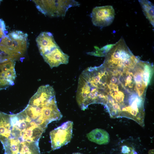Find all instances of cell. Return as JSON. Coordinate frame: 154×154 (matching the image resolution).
<instances>
[{"mask_svg": "<svg viewBox=\"0 0 154 154\" xmlns=\"http://www.w3.org/2000/svg\"><path fill=\"white\" fill-rule=\"evenodd\" d=\"M23 110L44 130L49 123L60 120L62 116L58 108L55 91L48 84L38 88Z\"/></svg>", "mask_w": 154, "mask_h": 154, "instance_id": "obj_1", "label": "cell"}, {"mask_svg": "<svg viewBox=\"0 0 154 154\" xmlns=\"http://www.w3.org/2000/svg\"><path fill=\"white\" fill-rule=\"evenodd\" d=\"M22 110L8 114L6 132L1 141L3 146H18L39 142L45 131Z\"/></svg>", "mask_w": 154, "mask_h": 154, "instance_id": "obj_2", "label": "cell"}, {"mask_svg": "<svg viewBox=\"0 0 154 154\" xmlns=\"http://www.w3.org/2000/svg\"><path fill=\"white\" fill-rule=\"evenodd\" d=\"M139 59L134 56L122 37L114 44L106 54L103 64L106 67L123 73L126 68L134 67Z\"/></svg>", "mask_w": 154, "mask_h": 154, "instance_id": "obj_3", "label": "cell"}, {"mask_svg": "<svg viewBox=\"0 0 154 154\" xmlns=\"http://www.w3.org/2000/svg\"><path fill=\"white\" fill-rule=\"evenodd\" d=\"M36 41L40 54L51 68L68 63L69 56L60 48L52 33L42 32Z\"/></svg>", "mask_w": 154, "mask_h": 154, "instance_id": "obj_4", "label": "cell"}, {"mask_svg": "<svg viewBox=\"0 0 154 154\" xmlns=\"http://www.w3.org/2000/svg\"><path fill=\"white\" fill-rule=\"evenodd\" d=\"M28 35L19 31L11 32L0 39V50L9 61L23 55L26 51Z\"/></svg>", "mask_w": 154, "mask_h": 154, "instance_id": "obj_5", "label": "cell"}, {"mask_svg": "<svg viewBox=\"0 0 154 154\" xmlns=\"http://www.w3.org/2000/svg\"><path fill=\"white\" fill-rule=\"evenodd\" d=\"M38 10L44 15L51 17H64L68 9L79 6L74 0H33Z\"/></svg>", "mask_w": 154, "mask_h": 154, "instance_id": "obj_6", "label": "cell"}, {"mask_svg": "<svg viewBox=\"0 0 154 154\" xmlns=\"http://www.w3.org/2000/svg\"><path fill=\"white\" fill-rule=\"evenodd\" d=\"M73 126L72 121H67L50 132L52 150L59 149L70 141L72 137Z\"/></svg>", "mask_w": 154, "mask_h": 154, "instance_id": "obj_7", "label": "cell"}, {"mask_svg": "<svg viewBox=\"0 0 154 154\" xmlns=\"http://www.w3.org/2000/svg\"><path fill=\"white\" fill-rule=\"evenodd\" d=\"M115 15V10L111 5L96 7L91 13L92 21L96 26L106 27L112 23Z\"/></svg>", "mask_w": 154, "mask_h": 154, "instance_id": "obj_8", "label": "cell"}, {"mask_svg": "<svg viewBox=\"0 0 154 154\" xmlns=\"http://www.w3.org/2000/svg\"><path fill=\"white\" fill-rule=\"evenodd\" d=\"M15 64L14 60L0 63V90L14 84L16 77Z\"/></svg>", "mask_w": 154, "mask_h": 154, "instance_id": "obj_9", "label": "cell"}, {"mask_svg": "<svg viewBox=\"0 0 154 154\" xmlns=\"http://www.w3.org/2000/svg\"><path fill=\"white\" fill-rule=\"evenodd\" d=\"M87 137L90 141L100 145L107 144L110 140L108 133L100 128L92 130L87 134Z\"/></svg>", "mask_w": 154, "mask_h": 154, "instance_id": "obj_10", "label": "cell"}, {"mask_svg": "<svg viewBox=\"0 0 154 154\" xmlns=\"http://www.w3.org/2000/svg\"><path fill=\"white\" fill-rule=\"evenodd\" d=\"M146 18L154 27V5L147 0H138Z\"/></svg>", "mask_w": 154, "mask_h": 154, "instance_id": "obj_11", "label": "cell"}, {"mask_svg": "<svg viewBox=\"0 0 154 154\" xmlns=\"http://www.w3.org/2000/svg\"><path fill=\"white\" fill-rule=\"evenodd\" d=\"M121 152L123 154H134L132 148L126 145H123L122 147Z\"/></svg>", "mask_w": 154, "mask_h": 154, "instance_id": "obj_12", "label": "cell"}, {"mask_svg": "<svg viewBox=\"0 0 154 154\" xmlns=\"http://www.w3.org/2000/svg\"><path fill=\"white\" fill-rule=\"evenodd\" d=\"M118 80L116 77L114 76L112 77L110 80V84H115L117 82Z\"/></svg>", "mask_w": 154, "mask_h": 154, "instance_id": "obj_13", "label": "cell"}, {"mask_svg": "<svg viewBox=\"0 0 154 154\" xmlns=\"http://www.w3.org/2000/svg\"><path fill=\"white\" fill-rule=\"evenodd\" d=\"M5 60L4 58L2 57V55L0 52V63L5 62Z\"/></svg>", "mask_w": 154, "mask_h": 154, "instance_id": "obj_14", "label": "cell"}, {"mask_svg": "<svg viewBox=\"0 0 154 154\" xmlns=\"http://www.w3.org/2000/svg\"><path fill=\"white\" fill-rule=\"evenodd\" d=\"M4 33L1 28L0 27V39L4 35Z\"/></svg>", "mask_w": 154, "mask_h": 154, "instance_id": "obj_15", "label": "cell"}, {"mask_svg": "<svg viewBox=\"0 0 154 154\" xmlns=\"http://www.w3.org/2000/svg\"><path fill=\"white\" fill-rule=\"evenodd\" d=\"M72 154H83L80 153H74Z\"/></svg>", "mask_w": 154, "mask_h": 154, "instance_id": "obj_16", "label": "cell"}]
</instances>
